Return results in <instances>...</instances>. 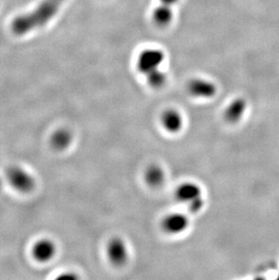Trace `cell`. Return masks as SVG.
I'll use <instances>...</instances> for the list:
<instances>
[{
	"label": "cell",
	"mask_w": 279,
	"mask_h": 280,
	"mask_svg": "<svg viewBox=\"0 0 279 280\" xmlns=\"http://www.w3.org/2000/svg\"><path fill=\"white\" fill-rule=\"evenodd\" d=\"M57 246L49 239L38 240L33 246V257L39 262H47L56 256Z\"/></svg>",
	"instance_id": "obj_10"
},
{
	"label": "cell",
	"mask_w": 279,
	"mask_h": 280,
	"mask_svg": "<svg viewBox=\"0 0 279 280\" xmlns=\"http://www.w3.org/2000/svg\"><path fill=\"white\" fill-rule=\"evenodd\" d=\"M165 60V54L160 48H147L142 50L137 57V69L144 77L161 69Z\"/></svg>",
	"instance_id": "obj_3"
},
{
	"label": "cell",
	"mask_w": 279,
	"mask_h": 280,
	"mask_svg": "<svg viewBox=\"0 0 279 280\" xmlns=\"http://www.w3.org/2000/svg\"><path fill=\"white\" fill-rule=\"evenodd\" d=\"M247 110V101L243 98H236L226 106L223 117L227 123L235 124L242 119Z\"/></svg>",
	"instance_id": "obj_9"
},
{
	"label": "cell",
	"mask_w": 279,
	"mask_h": 280,
	"mask_svg": "<svg viewBox=\"0 0 279 280\" xmlns=\"http://www.w3.org/2000/svg\"><path fill=\"white\" fill-rule=\"evenodd\" d=\"M144 181L148 186L151 188H159L162 186V184L165 182V171L162 167L157 164H153L147 167L144 171Z\"/></svg>",
	"instance_id": "obj_13"
},
{
	"label": "cell",
	"mask_w": 279,
	"mask_h": 280,
	"mask_svg": "<svg viewBox=\"0 0 279 280\" xmlns=\"http://www.w3.org/2000/svg\"><path fill=\"white\" fill-rule=\"evenodd\" d=\"M106 256L113 266H123L129 259V249L121 238H113L106 246Z\"/></svg>",
	"instance_id": "obj_5"
},
{
	"label": "cell",
	"mask_w": 279,
	"mask_h": 280,
	"mask_svg": "<svg viewBox=\"0 0 279 280\" xmlns=\"http://www.w3.org/2000/svg\"><path fill=\"white\" fill-rule=\"evenodd\" d=\"M1 188H2V180L0 178V190H1Z\"/></svg>",
	"instance_id": "obj_16"
},
{
	"label": "cell",
	"mask_w": 279,
	"mask_h": 280,
	"mask_svg": "<svg viewBox=\"0 0 279 280\" xmlns=\"http://www.w3.org/2000/svg\"><path fill=\"white\" fill-rule=\"evenodd\" d=\"M160 121L162 128L170 134H179L184 127V118L177 110L168 109L164 111Z\"/></svg>",
	"instance_id": "obj_8"
},
{
	"label": "cell",
	"mask_w": 279,
	"mask_h": 280,
	"mask_svg": "<svg viewBox=\"0 0 279 280\" xmlns=\"http://www.w3.org/2000/svg\"><path fill=\"white\" fill-rule=\"evenodd\" d=\"M175 197L180 202L186 203L191 212L197 213L204 206L202 190L197 183L186 182L180 184L175 190Z\"/></svg>",
	"instance_id": "obj_2"
},
{
	"label": "cell",
	"mask_w": 279,
	"mask_h": 280,
	"mask_svg": "<svg viewBox=\"0 0 279 280\" xmlns=\"http://www.w3.org/2000/svg\"><path fill=\"white\" fill-rule=\"evenodd\" d=\"M187 90L192 97L198 99H211L217 93L214 83L204 78H193L187 86Z\"/></svg>",
	"instance_id": "obj_7"
},
{
	"label": "cell",
	"mask_w": 279,
	"mask_h": 280,
	"mask_svg": "<svg viewBox=\"0 0 279 280\" xmlns=\"http://www.w3.org/2000/svg\"><path fill=\"white\" fill-rule=\"evenodd\" d=\"M6 175L9 184L21 193H29L36 187V180L32 174L21 166L9 167Z\"/></svg>",
	"instance_id": "obj_4"
},
{
	"label": "cell",
	"mask_w": 279,
	"mask_h": 280,
	"mask_svg": "<svg viewBox=\"0 0 279 280\" xmlns=\"http://www.w3.org/2000/svg\"><path fill=\"white\" fill-rule=\"evenodd\" d=\"M65 0H43L37 8L13 21L12 30L17 36L26 35L47 24L57 15Z\"/></svg>",
	"instance_id": "obj_1"
},
{
	"label": "cell",
	"mask_w": 279,
	"mask_h": 280,
	"mask_svg": "<svg viewBox=\"0 0 279 280\" xmlns=\"http://www.w3.org/2000/svg\"><path fill=\"white\" fill-rule=\"evenodd\" d=\"M190 225V220L187 216L173 212L165 216L162 219L161 226L163 232L169 235H180L184 232H186L187 228Z\"/></svg>",
	"instance_id": "obj_6"
},
{
	"label": "cell",
	"mask_w": 279,
	"mask_h": 280,
	"mask_svg": "<svg viewBox=\"0 0 279 280\" xmlns=\"http://www.w3.org/2000/svg\"><path fill=\"white\" fill-rule=\"evenodd\" d=\"M72 132L66 128H60L55 131L50 137V144L54 150L62 151L68 149L73 142Z\"/></svg>",
	"instance_id": "obj_11"
},
{
	"label": "cell",
	"mask_w": 279,
	"mask_h": 280,
	"mask_svg": "<svg viewBox=\"0 0 279 280\" xmlns=\"http://www.w3.org/2000/svg\"><path fill=\"white\" fill-rule=\"evenodd\" d=\"M151 19L154 24L160 29H164L169 27L173 19L172 7L160 3L158 7L155 8L153 11Z\"/></svg>",
	"instance_id": "obj_12"
},
{
	"label": "cell",
	"mask_w": 279,
	"mask_h": 280,
	"mask_svg": "<svg viewBox=\"0 0 279 280\" xmlns=\"http://www.w3.org/2000/svg\"><path fill=\"white\" fill-rule=\"evenodd\" d=\"M145 78L148 85L154 89L162 88L167 82L166 73H164L162 69L149 73L148 75H146Z\"/></svg>",
	"instance_id": "obj_14"
},
{
	"label": "cell",
	"mask_w": 279,
	"mask_h": 280,
	"mask_svg": "<svg viewBox=\"0 0 279 280\" xmlns=\"http://www.w3.org/2000/svg\"><path fill=\"white\" fill-rule=\"evenodd\" d=\"M161 4L163 5H168V6H170V7H173L175 5L178 3L180 0H159Z\"/></svg>",
	"instance_id": "obj_15"
}]
</instances>
